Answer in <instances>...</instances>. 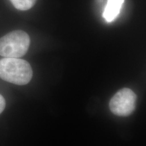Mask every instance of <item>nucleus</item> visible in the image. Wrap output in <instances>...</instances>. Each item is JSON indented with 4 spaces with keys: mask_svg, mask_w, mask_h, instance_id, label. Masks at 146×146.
I'll use <instances>...</instances> for the list:
<instances>
[{
    "mask_svg": "<svg viewBox=\"0 0 146 146\" xmlns=\"http://www.w3.org/2000/svg\"><path fill=\"white\" fill-rule=\"evenodd\" d=\"M17 10L21 11L28 10L36 3V0H10Z\"/></svg>",
    "mask_w": 146,
    "mask_h": 146,
    "instance_id": "obj_5",
    "label": "nucleus"
},
{
    "mask_svg": "<svg viewBox=\"0 0 146 146\" xmlns=\"http://www.w3.org/2000/svg\"><path fill=\"white\" fill-rule=\"evenodd\" d=\"M5 107V100L4 98L0 94V114L4 110Z\"/></svg>",
    "mask_w": 146,
    "mask_h": 146,
    "instance_id": "obj_6",
    "label": "nucleus"
},
{
    "mask_svg": "<svg viewBox=\"0 0 146 146\" xmlns=\"http://www.w3.org/2000/svg\"><path fill=\"white\" fill-rule=\"evenodd\" d=\"M31 40L23 31H14L0 39V56L5 58H19L28 52Z\"/></svg>",
    "mask_w": 146,
    "mask_h": 146,
    "instance_id": "obj_2",
    "label": "nucleus"
},
{
    "mask_svg": "<svg viewBox=\"0 0 146 146\" xmlns=\"http://www.w3.org/2000/svg\"><path fill=\"white\" fill-rule=\"evenodd\" d=\"M32 77V68L26 60L14 58L0 60V78L3 81L25 85L31 81Z\"/></svg>",
    "mask_w": 146,
    "mask_h": 146,
    "instance_id": "obj_1",
    "label": "nucleus"
},
{
    "mask_svg": "<svg viewBox=\"0 0 146 146\" xmlns=\"http://www.w3.org/2000/svg\"><path fill=\"white\" fill-rule=\"evenodd\" d=\"M124 0H108L106 6L103 17L108 23H110L117 17Z\"/></svg>",
    "mask_w": 146,
    "mask_h": 146,
    "instance_id": "obj_4",
    "label": "nucleus"
},
{
    "mask_svg": "<svg viewBox=\"0 0 146 146\" xmlns=\"http://www.w3.org/2000/svg\"><path fill=\"white\" fill-rule=\"evenodd\" d=\"M137 101V98L134 91L129 88L121 89L111 98L110 110L116 116L127 117L135 111Z\"/></svg>",
    "mask_w": 146,
    "mask_h": 146,
    "instance_id": "obj_3",
    "label": "nucleus"
}]
</instances>
